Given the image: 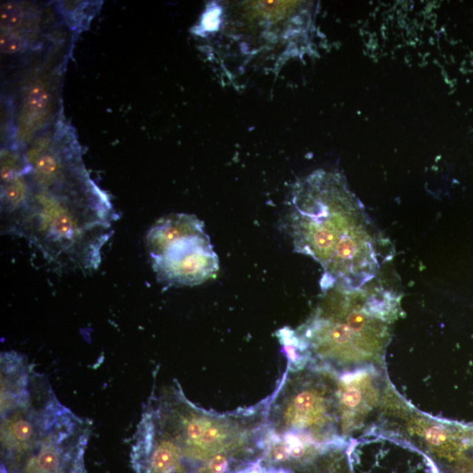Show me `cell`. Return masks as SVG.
<instances>
[{
	"mask_svg": "<svg viewBox=\"0 0 473 473\" xmlns=\"http://www.w3.org/2000/svg\"><path fill=\"white\" fill-rule=\"evenodd\" d=\"M268 401L220 414L191 403L179 385L153 394L132 439L134 473H241L267 449Z\"/></svg>",
	"mask_w": 473,
	"mask_h": 473,
	"instance_id": "1",
	"label": "cell"
},
{
	"mask_svg": "<svg viewBox=\"0 0 473 473\" xmlns=\"http://www.w3.org/2000/svg\"><path fill=\"white\" fill-rule=\"evenodd\" d=\"M283 225L294 251L322 267V288L365 286L392 257L390 242L339 174L317 171L297 183Z\"/></svg>",
	"mask_w": 473,
	"mask_h": 473,
	"instance_id": "2",
	"label": "cell"
},
{
	"mask_svg": "<svg viewBox=\"0 0 473 473\" xmlns=\"http://www.w3.org/2000/svg\"><path fill=\"white\" fill-rule=\"evenodd\" d=\"M315 310L296 330L279 332L290 364L345 374L383 355L401 311L397 292L381 283L322 288ZM372 368V367H370Z\"/></svg>",
	"mask_w": 473,
	"mask_h": 473,
	"instance_id": "3",
	"label": "cell"
},
{
	"mask_svg": "<svg viewBox=\"0 0 473 473\" xmlns=\"http://www.w3.org/2000/svg\"><path fill=\"white\" fill-rule=\"evenodd\" d=\"M88 421L33 369L1 382V473H88Z\"/></svg>",
	"mask_w": 473,
	"mask_h": 473,
	"instance_id": "4",
	"label": "cell"
},
{
	"mask_svg": "<svg viewBox=\"0 0 473 473\" xmlns=\"http://www.w3.org/2000/svg\"><path fill=\"white\" fill-rule=\"evenodd\" d=\"M335 372L290 364L268 400V439L303 443L319 450L343 440Z\"/></svg>",
	"mask_w": 473,
	"mask_h": 473,
	"instance_id": "5",
	"label": "cell"
},
{
	"mask_svg": "<svg viewBox=\"0 0 473 473\" xmlns=\"http://www.w3.org/2000/svg\"><path fill=\"white\" fill-rule=\"evenodd\" d=\"M147 245L158 280L168 286H197L219 272L218 255L195 215L163 217L149 230Z\"/></svg>",
	"mask_w": 473,
	"mask_h": 473,
	"instance_id": "6",
	"label": "cell"
},
{
	"mask_svg": "<svg viewBox=\"0 0 473 473\" xmlns=\"http://www.w3.org/2000/svg\"><path fill=\"white\" fill-rule=\"evenodd\" d=\"M365 441L352 453L353 473H439L432 460L407 443L385 437Z\"/></svg>",
	"mask_w": 473,
	"mask_h": 473,
	"instance_id": "7",
	"label": "cell"
},
{
	"mask_svg": "<svg viewBox=\"0 0 473 473\" xmlns=\"http://www.w3.org/2000/svg\"><path fill=\"white\" fill-rule=\"evenodd\" d=\"M371 369H359L343 374L339 379V396L343 437L357 430L374 407L377 393L371 380Z\"/></svg>",
	"mask_w": 473,
	"mask_h": 473,
	"instance_id": "8",
	"label": "cell"
},
{
	"mask_svg": "<svg viewBox=\"0 0 473 473\" xmlns=\"http://www.w3.org/2000/svg\"><path fill=\"white\" fill-rule=\"evenodd\" d=\"M417 432L421 434L432 448L452 458L461 454L465 447L471 445L473 442V436H470V432L459 427L455 429L436 424L425 426L424 424Z\"/></svg>",
	"mask_w": 473,
	"mask_h": 473,
	"instance_id": "9",
	"label": "cell"
},
{
	"mask_svg": "<svg viewBox=\"0 0 473 473\" xmlns=\"http://www.w3.org/2000/svg\"><path fill=\"white\" fill-rule=\"evenodd\" d=\"M24 12L21 6L14 2H8L1 6L0 19H1L2 30L12 32L21 25L24 19Z\"/></svg>",
	"mask_w": 473,
	"mask_h": 473,
	"instance_id": "10",
	"label": "cell"
},
{
	"mask_svg": "<svg viewBox=\"0 0 473 473\" xmlns=\"http://www.w3.org/2000/svg\"><path fill=\"white\" fill-rule=\"evenodd\" d=\"M26 102L30 111L38 112L46 109L50 102V95L43 86L34 85L29 90Z\"/></svg>",
	"mask_w": 473,
	"mask_h": 473,
	"instance_id": "11",
	"label": "cell"
},
{
	"mask_svg": "<svg viewBox=\"0 0 473 473\" xmlns=\"http://www.w3.org/2000/svg\"><path fill=\"white\" fill-rule=\"evenodd\" d=\"M0 45L3 53L12 54L21 51L24 48L25 42L23 39L14 32H3Z\"/></svg>",
	"mask_w": 473,
	"mask_h": 473,
	"instance_id": "12",
	"label": "cell"
}]
</instances>
